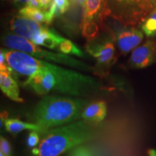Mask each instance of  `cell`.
<instances>
[{"label": "cell", "mask_w": 156, "mask_h": 156, "mask_svg": "<svg viewBox=\"0 0 156 156\" xmlns=\"http://www.w3.org/2000/svg\"><path fill=\"white\" fill-rule=\"evenodd\" d=\"M58 51L62 54H69V55H75L79 57H83L84 54L82 51L77 47L76 45L68 40L64 38L58 46Z\"/></svg>", "instance_id": "18"}, {"label": "cell", "mask_w": 156, "mask_h": 156, "mask_svg": "<svg viewBox=\"0 0 156 156\" xmlns=\"http://www.w3.org/2000/svg\"><path fill=\"white\" fill-rule=\"evenodd\" d=\"M0 153H2L5 156L11 155V147L9 142L5 138L1 136L0 140Z\"/></svg>", "instance_id": "21"}, {"label": "cell", "mask_w": 156, "mask_h": 156, "mask_svg": "<svg viewBox=\"0 0 156 156\" xmlns=\"http://www.w3.org/2000/svg\"><path fill=\"white\" fill-rule=\"evenodd\" d=\"M152 5H153L154 9H156V0H151Z\"/></svg>", "instance_id": "26"}, {"label": "cell", "mask_w": 156, "mask_h": 156, "mask_svg": "<svg viewBox=\"0 0 156 156\" xmlns=\"http://www.w3.org/2000/svg\"><path fill=\"white\" fill-rule=\"evenodd\" d=\"M15 2L18 4H22V5H25L26 6H28L30 0H13Z\"/></svg>", "instance_id": "24"}, {"label": "cell", "mask_w": 156, "mask_h": 156, "mask_svg": "<svg viewBox=\"0 0 156 156\" xmlns=\"http://www.w3.org/2000/svg\"><path fill=\"white\" fill-rule=\"evenodd\" d=\"M39 142L38 133L36 131H33L29 134L28 138V144L30 147H35L38 145Z\"/></svg>", "instance_id": "22"}, {"label": "cell", "mask_w": 156, "mask_h": 156, "mask_svg": "<svg viewBox=\"0 0 156 156\" xmlns=\"http://www.w3.org/2000/svg\"><path fill=\"white\" fill-rule=\"evenodd\" d=\"M141 30L147 37H156V9H154L142 23Z\"/></svg>", "instance_id": "17"}, {"label": "cell", "mask_w": 156, "mask_h": 156, "mask_svg": "<svg viewBox=\"0 0 156 156\" xmlns=\"http://www.w3.org/2000/svg\"><path fill=\"white\" fill-rule=\"evenodd\" d=\"M5 126L6 129L11 133H18L23 130H32L38 132V128L36 124H31L22 122L15 119H9L5 120Z\"/></svg>", "instance_id": "16"}, {"label": "cell", "mask_w": 156, "mask_h": 156, "mask_svg": "<svg viewBox=\"0 0 156 156\" xmlns=\"http://www.w3.org/2000/svg\"><path fill=\"white\" fill-rule=\"evenodd\" d=\"M6 61L12 72L28 76L25 86L37 94L45 95L51 92L73 96H83L95 93L101 84L90 76L65 69L16 50L3 49Z\"/></svg>", "instance_id": "1"}, {"label": "cell", "mask_w": 156, "mask_h": 156, "mask_svg": "<svg viewBox=\"0 0 156 156\" xmlns=\"http://www.w3.org/2000/svg\"><path fill=\"white\" fill-rule=\"evenodd\" d=\"M12 70L0 71V87L6 96L15 102H23L20 96L19 85L12 76Z\"/></svg>", "instance_id": "11"}, {"label": "cell", "mask_w": 156, "mask_h": 156, "mask_svg": "<svg viewBox=\"0 0 156 156\" xmlns=\"http://www.w3.org/2000/svg\"><path fill=\"white\" fill-rule=\"evenodd\" d=\"M156 62V42L147 40L132 51L129 64L136 69L145 68Z\"/></svg>", "instance_id": "9"}, {"label": "cell", "mask_w": 156, "mask_h": 156, "mask_svg": "<svg viewBox=\"0 0 156 156\" xmlns=\"http://www.w3.org/2000/svg\"><path fill=\"white\" fill-rule=\"evenodd\" d=\"M64 39L63 37L58 35L53 28L46 27L32 42L38 46H45L50 49H55L58 48V45Z\"/></svg>", "instance_id": "13"}, {"label": "cell", "mask_w": 156, "mask_h": 156, "mask_svg": "<svg viewBox=\"0 0 156 156\" xmlns=\"http://www.w3.org/2000/svg\"><path fill=\"white\" fill-rule=\"evenodd\" d=\"M19 14L21 16L28 17L31 20L36 21L41 24H47L48 18L46 12L37 7L25 6L20 9Z\"/></svg>", "instance_id": "15"}, {"label": "cell", "mask_w": 156, "mask_h": 156, "mask_svg": "<svg viewBox=\"0 0 156 156\" xmlns=\"http://www.w3.org/2000/svg\"><path fill=\"white\" fill-rule=\"evenodd\" d=\"M116 46L119 52L126 55L140 46L143 41L144 33L134 26H125L117 29L113 33Z\"/></svg>", "instance_id": "8"}, {"label": "cell", "mask_w": 156, "mask_h": 156, "mask_svg": "<svg viewBox=\"0 0 156 156\" xmlns=\"http://www.w3.org/2000/svg\"><path fill=\"white\" fill-rule=\"evenodd\" d=\"M148 154H149L150 156H156V151H155V150H149Z\"/></svg>", "instance_id": "25"}, {"label": "cell", "mask_w": 156, "mask_h": 156, "mask_svg": "<svg viewBox=\"0 0 156 156\" xmlns=\"http://www.w3.org/2000/svg\"><path fill=\"white\" fill-rule=\"evenodd\" d=\"M114 34H107L104 31L99 37L90 41L85 48L96 60L93 72L100 77H106L111 68L116 62L117 56Z\"/></svg>", "instance_id": "6"}, {"label": "cell", "mask_w": 156, "mask_h": 156, "mask_svg": "<svg viewBox=\"0 0 156 156\" xmlns=\"http://www.w3.org/2000/svg\"><path fill=\"white\" fill-rule=\"evenodd\" d=\"M108 17L125 26L142 24L153 12L151 0H106Z\"/></svg>", "instance_id": "5"}, {"label": "cell", "mask_w": 156, "mask_h": 156, "mask_svg": "<svg viewBox=\"0 0 156 156\" xmlns=\"http://www.w3.org/2000/svg\"><path fill=\"white\" fill-rule=\"evenodd\" d=\"M3 44L6 47L10 49L25 52L38 58H44L47 61L56 62L58 64H64L83 71L93 72V67H90L87 64L75 58L62 53L48 51L40 48L38 45L34 44L28 39L16 34L6 35L3 38Z\"/></svg>", "instance_id": "4"}, {"label": "cell", "mask_w": 156, "mask_h": 156, "mask_svg": "<svg viewBox=\"0 0 156 156\" xmlns=\"http://www.w3.org/2000/svg\"><path fill=\"white\" fill-rule=\"evenodd\" d=\"M106 104L104 101H96L86 106L82 118L88 124H96L103 120L106 116Z\"/></svg>", "instance_id": "12"}, {"label": "cell", "mask_w": 156, "mask_h": 156, "mask_svg": "<svg viewBox=\"0 0 156 156\" xmlns=\"http://www.w3.org/2000/svg\"><path fill=\"white\" fill-rule=\"evenodd\" d=\"M0 156H5V155H2V153H0Z\"/></svg>", "instance_id": "27"}, {"label": "cell", "mask_w": 156, "mask_h": 156, "mask_svg": "<svg viewBox=\"0 0 156 156\" xmlns=\"http://www.w3.org/2000/svg\"><path fill=\"white\" fill-rule=\"evenodd\" d=\"M46 26L36 21L21 15L14 16L9 21V28L17 36L33 41Z\"/></svg>", "instance_id": "10"}, {"label": "cell", "mask_w": 156, "mask_h": 156, "mask_svg": "<svg viewBox=\"0 0 156 156\" xmlns=\"http://www.w3.org/2000/svg\"><path fill=\"white\" fill-rule=\"evenodd\" d=\"M69 156H95V155L88 147L80 145L70 150Z\"/></svg>", "instance_id": "19"}, {"label": "cell", "mask_w": 156, "mask_h": 156, "mask_svg": "<svg viewBox=\"0 0 156 156\" xmlns=\"http://www.w3.org/2000/svg\"><path fill=\"white\" fill-rule=\"evenodd\" d=\"M81 29L87 41H93L105 30V21L108 17L106 0H86L84 7Z\"/></svg>", "instance_id": "7"}, {"label": "cell", "mask_w": 156, "mask_h": 156, "mask_svg": "<svg viewBox=\"0 0 156 156\" xmlns=\"http://www.w3.org/2000/svg\"><path fill=\"white\" fill-rule=\"evenodd\" d=\"M86 101L67 97L46 95L39 101L34 112L38 134H44L54 127L71 124L82 118Z\"/></svg>", "instance_id": "2"}, {"label": "cell", "mask_w": 156, "mask_h": 156, "mask_svg": "<svg viewBox=\"0 0 156 156\" xmlns=\"http://www.w3.org/2000/svg\"><path fill=\"white\" fill-rule=\"evenodd\" d=\"M69 2L74 5H79L80 7H82L83 8H84L85 3H86V0H69Z\"/></svg>", "instance_id": "23"}, {"label": "cell", "mask_w": 156, "mask_h": 156, "mask_svg": "<svg viewBox=\"0 0 156 156\" xmlns=\"http://www.w3.org/2000/svg\"><path fill=\"white\" fill-rule=\"evenodd\" d=\"M44 135L38 147L33 150V156H58L89 141L94 132L88 123L79 121L52 129Z\"/></svg>", "instance_id": "3"}, {"label": "cell", "mask_w": 156, "mask_h": 156, "mask_svg": "<svg viewBox=\"0 0 156 156\" xmlns=\"http://www.w3.org/2000/svg\"><path fill=\"white\" fill-rule=\"evenodd\" d=\"M70 7L69 0H52L49 9L46 12L48 25L51 24L54 18L63 15L68 11Z\"/></svg>", "instance_id": "14"}, {"label": "cell", "mask_w": 156, "mask_h": 156, "mask_svg": "<svg viewBox=\"0 0 156 156\" xmlns=\"http://www.w3.org/2000/svg\"><path fill=\"white\" fill-rule=\"evenodd\" d=\"M52 0H30L28 6L41 9L44 11H47L51 5Z\"/></svg>", "instance_id": "20"}]
</instances>
